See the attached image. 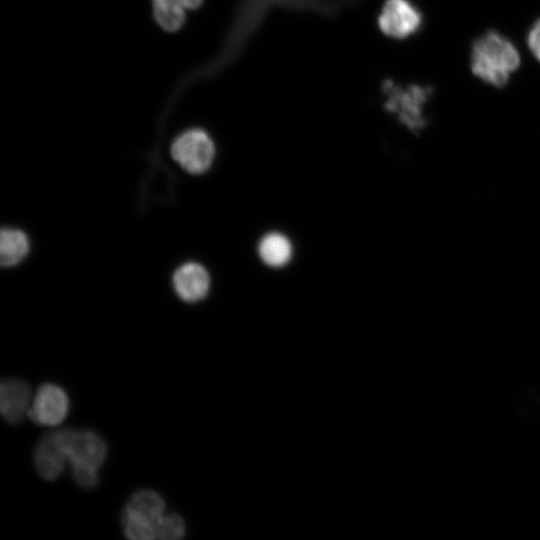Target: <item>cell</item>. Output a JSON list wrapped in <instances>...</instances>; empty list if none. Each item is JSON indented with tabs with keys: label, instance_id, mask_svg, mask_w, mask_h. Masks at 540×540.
Instances as JSON below:
<instances>
[{
	"label": "cell",
	"instance_id": "13",
	"mask_svg": "<svg viewBox=\"0 0 540 540\" xmlns=\"http://www.w3.org/2000/svg\"><path fill=\"white\" fill-rule=\"evenodd\" d=\"M153 12L157 23L168 32L181 28L185 21V8L173 0H153Z\"/></svg>",
	"mask_w": 540,
	"mask_h": 540
},
{
	"label": "cell",
	"instance_id": "15",
	"mask_svg": "<svg viewBox=\"0 0 540 540\" xmlns=\"http://www.w3.org/2000/svg\"><path fill=\"white\" fill-rule=\"evenodd\" d=\"M122 524L127 538L133 540L154 539V525L126 512L122 514Z\"/></svg>",
	"mask_w": 540,
	"mask_h": 540
},
{
	"label": "cell",
	"instance_id": "12",
	"mask_svg": "<svg viewBox=\"0 0 540 540\" xmlns=\"http://www.w3.org/2000/svg\"><path fill=\"white\" fill-rule=\"evenodd\" d=\"M29 242L26 235L17 229L4 228L0 237V261L2 266H13L28 253Z\"/></svg>",
	"mask_w": 540,
	"mask_h": 540
},
{
	"label": "cell",
	"instance_id": "16",
	"mask_svg": "<svg viewBox=\"0 0 540 540\" xmlns=\"http://www.w3.org/2000/svg\"><path fill=\"white\" fill-rule=\"evenodd\" d=\"M97 470L91 467L72 466L73 479L82 488H93L98 482Z\"/></svg>",
	"mask_w": 540,
	"mask_h": 540
},
{
	"label": "cell",
	"instance_id": "2",
	"mask_svg": "<svg viewBox=\"0 0 540 540\" xmlns=\"http://www.w3.org/2000/svg\"><path fill=\"white\" fill-rule=\"evenodd\" d=\"M387 94L386 109L395 114L401 124L413 133H419L427 124L424 106L433 93L430 86L396 85L387 81L383 85Z\"/></svg>",
	"mask_w": 540,
	"mask_h": 540
},
{
	"label": "cell",
	"instance_id": "10",
	"mask_svg": "<svg viewBox=\"0 0 540 540\" xmlns=\"http://www.w3.org/2000/svg\"><path fill=\"white\" fill-rule=\"evenodd\" d=\"M165 503L161 496L151 490L136 492L129 500L123 512L144 519L154 525L163 515Z\"/></svg>",
	"mask_w": 540,
	"mask_h": 540
},
{
	"label": "cell",
	"instance_id": "4",
	"mask_svg": "<svg viewBox=\"0 0 540 540\" xmlns=\"http://www.w3.org/2000/svg\"><path fill=\"white\" fill-rule=\"evenodd\" d=\"M69 411V399L66 392L52 383L41 385L28 410L30 419L41 426L60 424Z\"/></svg>",
	"mask_w": 540,
	"mask_h": 540
},
{
	"label": "cell",
	"instance_id": "6",
	"mask_svg": "<svg viewBox=\"0 0 540 540\" xmlns=\"http://www.w3.org/2000/svg\"><path fill=\"white\" fill-rule=\"evenodd\" d=\"M65 444L67 457L72 466L98 469L105 460L106 444L94 432L65 429Z\"/></svg>",
	"mask_w": 540,
	"mask_h": 540
},
{
	"label": "cell",
	"instance_id": "3",
	"mask_svg": "<svg viewBox=\"0 0 540 540\" xmlns=\"http://www.w3.org/2000/svg\"><path fill=\"white\" fill-rule=\"evenodd\" d=\"M171 154L183 169L193 174H200L211 166L215 147L205 131L191 129L175 139L171 146Z\"/></svg>",
	"mask_w": 540,
	"mask_h": 540
},
{
	"label": "cell",
	"instance_id": "7",
	"mask_svg": "<svg viewBox=\"0 0 540 540\" xmlns=\"http://www.w3.org/2000/svg\"><path fill=\"white\" fill-rule=\"evenodd\" d=\"M68 459L64 429L53 431L41 438L34 452V464L40 476L55 480L63 471Z\"/></svg>",
	"mask_w": 540,
	"mask_h": 540
},
{
	"label": "cell",
	"instance_id": "9",
	"mask_svg": "<svg viewBox=\"0 0 540 540\" xmlns=\"http://www.w3.org/2000/svg\"><path fill=\"white\" fill-rule=\"evenodd\" d=\"M31 391L29 386L22 380L9 378L1 383L0 387V410L2 416L10 423L22 420L29 410Z\"/></svg>",
	"mask_w": 540,
	"mask_h": 540
},
{
	"label": "cell",
	"instance_id": "8",
	"mask_svg": "<svg viewBox=\"0 0 540 540\" xmlns=\"http://www.w3.org/2000/svg\"><path fill=\"white\" fill-rule=\"evenodd\" d=\"M173 285L182 300L196 302L207 295L210 278L202 265L190 262L176 270L173 276Z\"/></svg>",
	"mask_w": 540,
	"mask_h": 540
},
{
	"label": "cell",
	"instance_id": "18",
	"mask_svg": "<svg viewBox=\"0 0 540 540\" xmlns=\"http://www.w3.org/2000/svg\"><path fill=\"white\" fill-rule=\"evenodd\" d=\"M177 4L181 5L185 9H195L199 7L202 0H173Z\"/></svg>",
	"mask_w": 540,
	"mask_h": 540
},
{
	"label": "cell",
	"instance_id": "5",
	"mask_svg": "<svg viewBox=\"0 0 540 540\" xmlns=\"http://www.w3.org/2000/svg\"><path fill=\"white\" fill-rule=\"evenodd\" d=\"M421 23L420 11L408 0H387L378 19L381 31L397 39L414 34Z\"/></svg>",
	"mask_w": 540,
	"mask_h": 540
},
{
	"label": "cell",
	"instance_id": "1",
	"mask_svg": "<svg viewBox=\"0 0 540 540\" xmlns=\"http://www.w3.org/2000/svg\"><path fill=\"white\" fill-rule=\"evenodd\" d=\"M520 65L514 44L496 31H488L472 44L471 70L474 75L495 87H503Z\"/></svg>",
	"mask_w": 540,
	"mask_h": 540
},
{
	"label": "cell",
	"instance_id": "14",
	"mask_svg": "<svg viewBox=\"0 0 540 540\" xmlns=\"http://www.w3.org/2000/svg\"><path fill=\"white\" fill-rule=\"evenodd\" d=\"M154 534L163 540L180 539L185 534L184 521L177 514L162 515L154 523Z\"/></svg>",
	"mask_w": 540,
	"mask_h": 540
},
{
	"label": "cell",
	"instance_id": "17",
	"mask_svg": "<svg viewBox=\"0 0 540 540\" xmlns=\"http://www.w3.org/2000/svg\"><path fill=\"white\" fill-rule=\"evenodd\" d=\"M527 42L531 52L540 61V19L531 27Z\"/></svg>",
	"mask_w": 540,
	"mask_h": 540
},
{
	"label": "cell",
	"instance_id": "11",
	"mask_svg": "<svg viewBox=\"0 0 540 540\" xmlns=\"http://www.w3.org/2000/svg\"><path fill=\"white\" fill-rule=\"evenodd\" d=\"M261 260L270 267H281L288 263L292 255L289 239L280 233H269L259 243Z\"/></svg>",
	"mask_w": 540,
	"mask_h": 540
}]
</instances>
